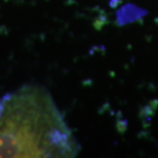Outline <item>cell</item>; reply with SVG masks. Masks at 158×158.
<instances>
[{
	"mask_svg": "<svg viewBox=\"0 0 158 158\" xmlns=\"http://www.w3.org/2000/svg\"><path fill=\"white\" fill-rule=\"evenodd\" d=\"M76 144L52 99L36 85L0 98V157L73 156Z\"/></svg>",
	"mask_w": 158,
	"mask_h": 158,
	"instance_id": "6da1fadb",
	"label": "cell"
}]
</instances>
